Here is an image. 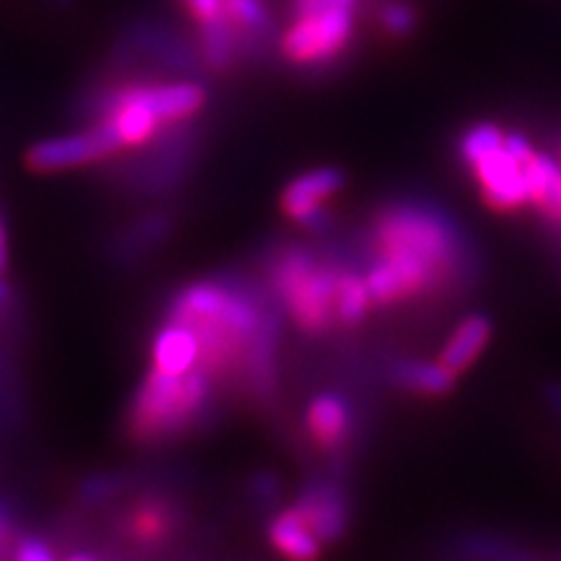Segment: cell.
<instances>
[{
	"instance_id": "cell-1",
	"label": "cell",
	"mask_w": 561,
	"mask_h": 561,
	"mask_svg": "<svg viewBox=\"0 0 561 561\" xmlns=\"http://www.w3.org/2000/svg\"><path fill=\"white\" fill-rule=\"evenodd\" d=\"M268 310L240 284L203 278L182 286L167 305V318L182 320L201 341V367L221 375L250 351Z\"/></svg>"
},
{
	"instance_id": "cell-2",
	"label": "cell",
	"mask_w": 561,
	"mask_h": 561,
	"mask_svg": "<svg viewBox=\"0 0 561 561\" xmlns=\"http://www.w3.org/2000/svg\"><path fill=\"white\" fill-rule=\"evenodd\" d=\"M375 250H396L432 265L450 286L476 273L473 250L447 210L424 201H396L371 221Z\"/></svg>"
},
{
	"instance_id": "cell-3",
	"label": "cell",
	"mask_w": 561,
	"mask_h": 561,
	"mask_svg": "<svg viewBox=\"0 0 561 561\" xmlns=\"http://www.w3.org/2000/svg\"><path fill=\"white\" fill-rule=\"evenodd\" d=\"M214 377L203 367L187 375H164L151 369L133 396L128 409V432L138 442L178 437L208 413Z\"/></svg>"
},
{
	"instance_id": "cell-4",
	"label": "cell",
	"mask_w": 561,
	"mask_h": 561,
	"mask_svg": "<svg viewBox=\"0 0 561 561\" xmlns=\"http://www.w3.org/2000/svg\"><path fill=\"white\" fill-rule=\"evenodd\" d=\"M341 268L322 263L307 248H289L273 257L271 291L286 307L294 325L307 335H322L335 322V291Z\"/></svg>"
},
{
	"instance_id": "cell-5",
	"label": "cell",
	"mask_w": 561,
	"mask_h": 561,
	"mask_svg": "<svg viewBox=\"0 0 561 561\" xmlns=\"http://www.w3.org/2000/svg\"><path fill=\"white\" fill-rule=\"evenodd\" d=\"M460 161L473 172L481 198L494 210H520L530 206L528 161L507 146V133L494 123H479L462 133Z\"/></svg>"
},
{
	"instance_id": "cell-6",
	"label": "cell",
	"mask_w": 561,
	"mask_h": 561,
	"mask_svg": "<svg viewBox=\"0 0 561 561\" xmlns=\"http://www.w3.org/2000/svg\"><path fill=\"white\" fill-rule=\"evenodd\" d=\"M354 37V9L351 5H331V9L297 16V21L280 34V55L294 66L320 68L331 66L346 50Z\"/></svg>"
},
{
	"instance_id": "cell-7",
	"label": "cell",
	"mask_w": 561,
	"mask_h": 561,
	"mask_svg": "<svg viewBox=\"0 0 561 561\" xmlns=\"http://www.w3.org/2000/svg\"><path fill=\"white\" fill-rule=\"evenodd\" d=\"M117 151H123L121 138L115 136V130L107 123L96 121L89 130L37 140L26 151V164H30V170L42 174L66 172L96 164V161H104Z\"/></svg>"
},
{
	"instance_id": "cell-8",
	"label": "cell",
	"mask_w": 561,
	"mask_h": 561,
	"mask_svg": "<svg viewBox=\"0 0 561 561\" xmlns=\"http://www.w3.org/2000/svg\"><path fill=\"white\" fill-rule=\"evenodd\" d=\"M343 187H346V174L339 167H318V170L301 172L280 193V210L299 227L322 231L333 221L325 206Z\"/></svg>"
},
{
	"instance_id": "cell-9",
	"label": "cell",
	"mask_w": 561,
	"mask_h": 561,
	"mask_svg": "<svg viewBox=\"0 0 561 561\" xmlns=\"http://www.w3.org/2000/svg\"><path fill=\"white\" fill-rule=\"evenodd\" d=\"M314 536L320 538V543H333L341 541L346 536L348 523H351V504L346 491L331 479H312L305 483L297 504Z\"/></svg>"
},
{
	"instance_id": "cell-10",
	"label": "cell",
	"mask_w": 561,
	"mask_h": 561,
	"mask_svg": "<svg viewBox=\"0 0 561 561\" xmlns=\"http://www.w3.org/2000/svg\"><path fill=\"white\" fill-rule=\"evenodd\" d=\"M307 434L320 450L335 453L343 447L354 432V411L346 396L335 390H325L314 396L305 413Z\"/></svg>"
},
{
	"instance_id": "cell-11",
	"label": "cell",
	"mask_w": 561,
	"mask_h": 561,
	"mask_svg": "<svg viewBox=\"0 0 561 561\" xmlns=\"http://www.w3.org/2000/svg\"><path fill=\"white\" fill-rule=\"evenodd\" d=\"M201 364V341L187 322L170 320L159 328L151 343V369L164 375H187Z\"/></svg>"
},
{
	"instance_id": "cell-12",
	"label": "cell",
	"mask_w": 561,
	"mask_h": 561,
	"mask_svg": "<svg viewBox=\"0 0 561 561\" xmlns=\"http://www.w3.org/2000/svg\"><path fill=\"white\" fill-rule=\"evenodd\" d=\"M144 94L164 125H182L193 121L208 102V91L198 81L144 83Z\"/></svg>"
},
{
	"instance_id": "cell-13",
	"label": "cell",
	"mask_w": 561,
	"mask_h": 561,
	"mask_svg": "<svg viewBox=\"0 0 561 561\" xmlns=\"http://www.w3.org/2000/svg\"><path fill=\"white\" fill-rule=\"evenodd\" d=\"M491 335H494V322L486 314L476 312L462 318L455 331L447 335L445 346H442L439 359L450 367L455 375H462L466 369H471L476 362L481 359L483 351L489 348Z\"/></svg>"
},
{
	"instance_id": "cell-14",
	"label": "cell",
	"mask_w": 561,
	"mask_h": 561,
	"mask_svg": "<svg viewBox=\"0 0 561 561\" xmlns=\"http://www.w3.org/2000/svg\"><path fill=\"white\" fill-rule=\"evenodd\" d=\"M455 371L445 362H426V359H398L390 367V380L405 392L426 398H442L455 390L458 385Z\"/></svg>"
},
{
	"instance_id": "cell-15",
	"label": "cell",
	"mask_w": 561,
	"mask_h": 561,
	"mask_svg": "<svg viewBox=\"0 0 561 561\" xmlns=\"http://www.w3.org/2000/svg\"><path fill=\"white\" fill-rule=\"evenodd\" d=\"M268 538L280 557L289 561H318L320 538L314 536L310 523L301 517L297 507L278 512L268 525Z\"/></svg>"
},
{
	"instance_id": "cell-16",
	"label": "cell",
	"mask_w": 561,
	"mask_h": 561,
	"mask_svg": "<svg viewBox=\"0 0 561 561\" xmlns=\"http://www.w3.org/2000/svg\"><path fill=\"white\" fill-rule=\"evenodd\" d=\"M198 39L201 62L208 70H214V73H224L234 62L237 53L242 50V34L237 30L234 21H231L229 11L219 19L201 24Z\"/></svg>"
},
{
	"instance_id": "cell-17",
	"label": "cell",
	"mask_w": 561,
	"mask_h": 561,
	"mask_svg": "<svg viewBox=\"0 0 561 561\" xmlns=\"http://www.w3.org/2000/svg\"><path fill=\"white\" fill-rule=\"evenodd\" d=\"M371 307L375 305H371L364 273L341 268L339 291H335V322L343 328L359 325V322L367 320Z\"/></svg>"
},
{
	"instance_id": "cell-18",
	"label": "cell",
	"mask_w": 561,
	"mask_h": 561,
	"mask_svg": "<svg viewBox=\"0 0 561 561\" xmlns=\"http://www.w3.org/2000/svg\"><path fill=\"white\" fill-rule=\"evenodd\" d=\"M561 185V161H557L549 153L536 151L528 161V187H530V206L536 210L551 208L553 198H557Z\"/></svg>"
},
{
	"instance_id": "cell-19",
	"label": "cell",
	"mask_w": 561,
	"mask_h": 561,
	"mask_svg": "<svg viewBox=\"0 0 561 561\" xmlns=\"http://www.w3.org/2000/svg\"><path fill=\"white\" fill-rule=\"evenodd\" d=\"M227 11L242 39H265L271 34V11L265 0H227Z\"/></svg>"
},
{
	"instance_id": "cell-20",
	"label": "cell",
	"mask_w": 561,
	"mask_h": 561,
	"mask_svg": "<svg viewBox=\"0 0 561 561\" xmlns=\"http://www.w3.org/2000/svg\"><path fill=\"white\" fill-rule=\"evenodd\" d=\"M170 530V515L159 504H149L133 512L130 517V536L136 541H159L164 533Z\"/></svg>"
},
{
	"instance_id": "cell-21",
	"label": "cell",
	"mask_w": 561,
	"mask_h": 561,
	"mask_svg": "<svg viewBox=\"0 0 561 561\" xmlns=\"http://www.w3.org/2000/svg\"><path fill=\"white\" fill-rule=\"evenodd\" d=\"M380 26L390 37H409L416 30V11L409 3L401 0H392L380 9Z\"/></svg>"
},
{
	"instance_id": "cell-22",
	"label": "cell",
	"mask_w": 561,
	"mask_h": 561,
	"mask_svg": "<svg viewBox=\"0 0 561 561\" xmlns=\"http://www.w3.org/2000/svg\"><path fill=\"white\" fill-rule=\"evenodd\" d=\"M182 3L198 24H206V21H214L227 13V0H182Z\"/></svg>"
},
{
	"instance_id": "cell-23",
	"label": "cell",
	"mask_w": 561,
	"mask_h": 561,
	"mask_svg": "<svg viewBox=\"0 0 561 561\" xmlns=\"http://www.w3.org/2000/svg\"><path fill=\"white\" fill-rule=\"evenodd\" d=\"M16 561H55V557L45 543L37 541V538H26V541L19 543Z\"/></svg>"
},
{
	"instance_id": "cell-24",
	"label": "cell",
	"mask_w": 561,
	"mask_h": 561,
	"mask_svg": "<svg viewBox=\"0 0 561 561\" xmlns=\"http://www.w3.org/2000/svg\"><path fill=\"white\" fill-rule=\"evenodd\" d=\"M11 261V248H9V227H5V219L0 216V276L9 271Z\"/></svg>"
},
{
	"instance_id": "cell-25",
	"label": "cell",
	"mask_w": 561,
	"mask_h": 561,
	"mask_svg": "<svg viewBox=\"0 0 561 561\" xmlns=\"http://www.w3.org/2000/svg\"><path fill=\"white\" fill-rule=\"evenodd\" d=\"M546 403H549L553 416L561 421V382L546 385Z\"/></svg>"
},
{
	"instance_id": "cell-26",
	"label": "cell",
	"mask_w": 561,
	"mask_h": 561,
	"mask_svg": "<svg viewBox=\"0 0 561 561\" xmlns=\"http://www.w3.org/2000/svg\"><path fill=\"white\" fill-rule=\"evenodd\" d=\"M11 299H13V291H11V284L0 276V320H3V314L9 312L11 307Z\"/></svg>"
},
{
	"instance_id": "cell-27",
	"label": "cell",
	"mask_w": 561,
	"mask_h": 561,
	"mask_svg": "<svg viewBox=\"0 0 561 561\" xmlns=\"http://www.w3.org/2000/svg\"><path fill=\"white\" fill-rule=\"evenodd\" d=\"M546 219H549L553 227H561V185H559V193H557V198H553V203H551V208L546 210Z\"/></svg>"
},
{
	"instance_id": "cell-28",
	"label": "cell",
	"mask_w": 561,
	"mask_h": 561,
	"mask_svg": "<svg viewBox=\"0 0 561 561\" xmlns=\"http://www.w3.org/2000/svg\"><path fill=\"white\" fill-rule=\"evenodd\" d=\"M3 538H5V520L3 515H0V546H3Z\"/></svg>"
},
{
	"instance_id": "cell-29",
	"label": "cell",
	"mask_w": 561,
	"mask_h": 561,
	"mask_svg": "<svg viewBox=\"0 0 561 561\" xmlns=\"http://www.w3.org/2000/svg\"><path fill=\"white\" fill-rule=\"evenodd\" d=\"M70 561H94V559H91V557H73Z\"/></svg>"
},
{
	"instance_id": "cell-30",
	"label": "cell",
	"mask_w": 561,
	"mask_h": 561,
	"mask_svg": "<svg viewBox=\"0 0 561 561\" xmlns=\"http://www.w3.org/2000/svg\"><path fill=\"white\" fill-rule=\"evenodd\" d=\"M55 3H68V0H55Z\"/></svg>"
},
{
	"instance_id": "cell-31",
	"label": "cell",
	"mask_w": 561,
	"mask_h": 561,
	"mask_svg": "<svg viewBox=\"0 0 561 561\" xmlns=\"http://www.w3.org/2000/svg\"><path fill=\"white\" fill-rule=\"evenodd\" d=\"M557 561H561V553H559V559H557Z\"/></svg>"
},
{
	"instance_id": "cell-32",
	"label": "cell",
	"mask_w": 561,
	"mask_h": 561,
	"mask_svg": "<svg viewBox=\"0 0 561 561\" xmlns=\"http://www.w3.org/2000/svg\"><path fill=\"white\" fill-rule=\"evenodd\" d=\"M559 161H561V159H559Z\"/></svg>"
}]
</instances>
